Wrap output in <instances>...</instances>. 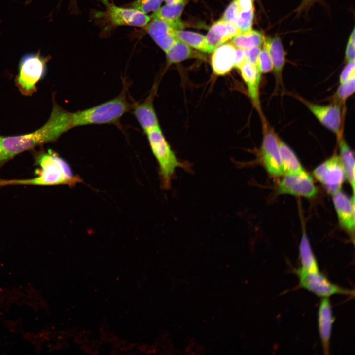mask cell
<instances>
[{
	"label": "cell",
	"mask_w": 355,
	"mask_h": 355,
	"mask_svg": "<svg viewBox=\"0 0 355 355\" xmlns=\"http://www.w3.org/2000/svg\"><path fill=\"white\" fill-rule=\"evenodd\" d=\"M52 99L50 117L42 126L30 133L3 136L0 166L23 152L56 142L63 134L73 128L72 112L64 109L54 97Z\"/></svg>",
	"instance_id": "1"
},
{
	"label": "cell",
	"mask_w": 355,
	"mask_h": 355,
	"mask_svg": "<svg viewBox=\"0 0 355 355\" xmlns=\"http://www.w3.org/2000/svg\"><path fill=\"white\" fill-rule=\"evenodd\" d=\"M34 154L35 164L39 167L36 176L28 179H12L10 185L71 187L82 181L73 174L67 162L52 150L35 151Z\"/></svg>",
	"instance_id": "2"
},
{
	"label": "cell",
	"mask_w": 355,
	"mask_h": 355,
	"mask_svg": "<svg viewBox=\"0 0 355 355\" xmlns=\"http://www.w3.org/2000/svg\"><path fill=\"white\" fill-rule=\"evenodd\" d=\"M127 86L114 98L90 108L72 112L73 127L92 124L118 125L122 116L131 109L127 98Z\"/></svg>",
	"instance_id": "3"
},
{
	"label": "cell",
	"mask_w": 355,
	"mask_h": 355,
	"mask_svg": "<svg viewBox=\"0 0 355 355\" xmlns=\"http://www.w3.org/2000/svg\"><path fill=\"white\" fill-rule=\"evenodd\" d=\"M145 134L158 164L161 187L164 190L169 189L177 168H180L190 172V166L178 159L159 126L148 131Z\"/></svg>",
	"instance_id": "4"
},
{
	"label": "cell",
	"mask_w": 355,
	"mask_h": 355,
	"mask_svg": "<svg viewBox=\"0 0 355 355\" xmlns=\"http://www.w3.org/2000/svg\"><path fill=\"white\" fill-rule=\"evenodd\" d=\"M50 58L40 51L28 53L21 59L15 83L20 93L31 96L37 91V84L45 76Z\"/></svg>",
	"instance_id": "5"
},
{
	"label": "cell",
	"mask_w": 355,
	"mask_h": 355,
	"mask_svg": "<svg viewBox=\"0 0 355 355\" xmlns=\"http://www.w3.org/2000/svg\"><path fill=\"white\" fill-rule=\"evenodd\" d=\"M299 278V285L316 295L322 298H328L335 294L354 296V291L341 287L329 281L320 271L308 272L300 268L296 270Z\"/></svg>",
	"instance_id": "6"
},
{
	"label": "cell",
	"mask_w": 355,
	"mask_h": 355,
	"mask_svg": "<svg viewBox=\"0 0 355 355\" xmlns=\"http://www.w3.org/2000/svg\"><path fill=\"white\" fill-rule=\"evenodd\" d=\"M295 97L304 104L323 126L334 133L338 139L342 136L343 104L333 103L321 105L310 102L297 95Z\"/></svg>",
	"instance_id": "7"
},
{
	"label": "cell",
	"mask_w": 355,
	"mask_h": 355,
	"mask_svg": "<svg viewBox=\"0 0 355 355\" xmlns=\"http://www.w3.org/2000/svg\"><path fill=\"white\" fill-rule=\"evenodd\" d=\"M263 118V136L260 149V157L269 174L274 176L283 175L278 145V136Z\"/></svg>",
	"instance_id": "8"
},
{
	"label": "cell",
	"mask_w": 355,
	"mask_h": 355,
	"mask_svg": "<svg viewBox=\"0 0 355 355\" xmlns=\"http://www.w3.org/2000/svg\"><path fill=\"white\" fill-rule=\"evenodd\" d=\"M313 174L332 195L340 190L346 178L342 163L337 155H333L316 168Z\"/></svg>",
	"instance_id": "9"
},
{
	"label": "cell",
	"mask_w": 355,
	"mask_h": 355,
	"mask_svg": "<svg viewBox=\"0 0 355 355\" xmlns=\"http://www.w3.org/2000/svg\"><path fill=\"white\" fill-rule=\"evenodd\" d=\"M278 189L281 193L307 198L314 197L317 193L312 177L304 170L285 175L278 185Z\"/></svg>",
	"instance_id": "10"
},
{
	"label": "cell",
	"mask_w": 355,
	"mask_h": 355,
	"mask_svg": "<svg viewBox=\"0 0 355 355\" xmlns=\"http://www.w3.org/2000/svg\"><path fill=\"white\" fill-rule=\"evenodd\" d=\"M103 2L106 8L107 17L114 25L144 27L150 21V17L134 8L120 7L108 0H103Z\"/></svg>",
	"instance_id": "11"
},
{
	"label": "cell",
	"mask_w": 355,
	"mask_h": 355,
	"mask_svg": "<svg viewBox=\"0 0 355 355\" xmlns=\"http://www.w3.org/2000/svg\"><path fill=\"white\" fill-rule=\"evenodd\" d=\"M157 86H154L147 98L142 103L132 104L131 109L139 124L146 133L159 126L154 107L153 100Z\"/></svg>",
	"instance_id": "12"
},
{
	"label": "cell",
	"mask_w": 355,
	"mask_h": 355,
	"mask_svg": "<svg viewBox=\"0 0 355 355\" xmlns=\"http://www.w3.org/2000/svg\"><path fill=\"white\" fill-rule=\"evenodd\" d=\"M333 202L341 225L354 238L355 197L338 191L332 194Z\"/></svg>",
	"instance_id": "13"
},
{
	"label": "cell",
	"mask_w": 355,
	"mask_h": 355,
	"mask_svg": "<svg viewBox=\"0 0 355 355\" xmlns=\"http://www.w3.org/2000/svg\"><path fill=\"white\" fill-rule=\"evenodd\" d=\"M335 317L328 298H323L318 310V324L320 337L325 355L330 354V343Z\"/></svg>",
	"instance_id": "14"
},
{
	"label": "cell",
	"mask_w": 355,
	"mask_h": 355,
	"mask_svg": "<svg viewBox=\"0 0 355 355\" xmlns=\"http://www.w3.org/2000/svg\"><path fill=\"white\" fill-rule=\"evenodd\" d=\"M240 33L236 26L222 19L214 23L206 36V52H213L216 48Z\"/></svg>",
	"instance_id": "15"
},
{
	"label": "cell",
	"mask_w": 355,
	"mask_h": 355,
	"mask_svg": "<svg viewBox=\"0 0 355 355\" xmlns=\"http://www.w3.org/2000/svg\"><path fill=\"white\" fill-rule=\"evenodd\" d=\"M144 27L154 42L165 52L178 39L175 35V29L170 23L164 20L152 19Z\"/></svg>",
	"instance_id": "16"
},
{
	"label": "cell",
	"mask_w": 355,
	"mask_h": 355,
	"mask_svg": "<svg viewBox=\"0 0 355 355\" xmlns=\"http://www.w3.org/2000/svg\"><path fill=\"white\" fill-rule=\"evenodd\" d=\"M236 49L232 43H227L221 44L213 51L211 66L214 74L224 75L234 67Z\"/></svg>",
	"instance_id": "17"
},
{
	"label": "cell",
	"mask_w": 355,
	"mask_h": 355,
	"mask_svg": "<svg viewBox=\"0 0 355 355\" xmlns=\"http://www.w3.org/2000/svg\"><path fill=\"white\" fill-rule=\"evenodd\" d=\"M242 79L246 84L249 97L261 113L259 87L261 74L256 67L246 60L238 68Z\"/></svg>",
	"instance_id": "18"
},
{
	"label": "cell",
	"mask_w": 355,
	"mask_h": 355,
	"mask_svg": "<svg viewBox=\"0 0 355 355\" xmlns=\"http://www.w3.org/2000/svg\"><path fill=\"white\" fill-rule=\"evenodd\" d=\"M273 64V71L277 87L282 84V72L285 64V53L281 39L278 37L269 38L264 41Z\"/></svg>",
	"instance_id": "19"
},
{
	"label": "cell",
	"mask_w": 355,
	"mask_h": 355,
	"mask_svg": "<svg viewBox=\"0 0 355 355\" xmlns=\"http://www.w3.org/2000/svg\"><path fill=\"white\" fill-rule=\"evenodd\" d=\"M185 6L184 1L174 4H167L160 7L151 16V19H158L170 23L175 30L183 26L180 16Z\"/></svg>",
	"instance_id": "20"
},
{
	"label": "cell",
	"mask_w": 355,
	"mask_h": 355,
	"mask_svg": "<svg viewBox=\"0 0 355 355\" xmlns=\"http://www.w3.org/2000/svg\"><path fill=\"white\" fill-rule=\"evenodd\" d=\"M283 174L292 175L302 171L303 168L293 150L280 138L278 137Z\"/></svg>",
	"instance_id": "21"
},
{
	"label": "cell",
	"mask_w": 355,
	"mask_h": 355,
	"mask_svg": "<svg viewBox=\"0 0 355 355\" xmlns=\"http://www.w3.org/2000/svg\"><path fill=\"white\" fill-rule=\"evenodd\" d=\"M340 155L346 178L355 193V159L354 153L346 142L343 136L338 138Z\"/></svg>",
	"instance_id": "22"
},
{
	"label": "cell",
	"mask_w": 355,
	"mask_h": 355,
	"mask_svg": "<svg viewBox=\"0 0 355 355\" xmlns=\"http://www.w3.org/2000/svg\"><path fill=\"white\" fill-rule=\"evenodd\" d=\"M300 268L308 272L320 271L318 262L312 251L309 240L305 232H303L299 245Z\"/></svg>",
	"instance_id": "23"
},
{
	"label": "cell",
	"mask_w": 355,
	"mask_h": 355,
	"mask_svg": "<svg viewBox=\"0 0 355 355\" xmlns=\"http://www.w3.org/2000/svg\"><path fill=\"white\" fill-rule=\"evenodd\" d=\"M231 39L232 43L236 48L244 50L261 46L265 40L261 32L252 29L248 31L240 32Z\"/></svg>",
	"instance_id": "24"
},
{
	"label": "cell",
	"mask_w": 355,
	"mask_h": 355,
	"mask_svg": "<svg viewBox=\"0 0 355 355\" xmlns=\"http://www.w3.org/2000/svg\"><path fill=\"white\" fill-rule=\"evenodd\" d=\"M165 53L167 61L170 64L198 56V54L193 52L190 46L178 39Z\"/></svg>",
	"instance_id": "25"
},
{
	"label": "cell",
	"mask_w": 355,
	"mask_h": 355,
	"mask_svg": "<svg viewBox=\"0 0 355 355\" xmlns=\"http://www.w3.org/2000/svg\"><path fill=\"white\" fill-rule=\"evenodd\" d=\"M175 35L178 40L183 42L189 46L206 52L205 36L191 31L175 30Z\"/></svg>",
	"instance_id": "26"
},
{
	"label": "cell",
	"mask_w": 355,
	"mask_h": 355,
	"mask_svg": "<svg viewBox=\"0 0 355 355\" xmlns=\"http://www.w3.org/2000/svg\"><path fill=\"white\" fill-rule=\"evenodd\" d=\"M355 76L347 81L340 83L334 95V103L343 104L355 92Z\"/></svg>",
	"instance_id": "27"
},
{
	"label": "cell",
	"mask_w": 355,
	"mask_h": 355,
	"mask_svg": "<svg viewBox=\"0 0 355 355\" xmlns=\"http://www.w3.org/2000/svg\"><path fill=\"white\" fill-rule=\"evenodd\" d=\"M253 16V9L248 11L239 10L238 16L234 25L240 32L249 31L251 30Z\"/></svg>",
	"instance_id": "28"
},
{
	"label": "cell",
	"mask_w": 355,
	"mask_h": 355,
	"mask_svg": "<svg viewBox=\"0 0 355 355\" xmlns=\"http://www.w3.org/2000/svg\"><path fill=\"white\" fill-rule=\"evenodd\" d=\"M163 0H136L131 4V7L146 14L155 12L160 7Z\"/></svg>",
	"instance_id": "29"
},
{
	"label": "cell",
	"mask_w": 355,
	"mask_h": 355,
	"mask_svg": "<svg viewBox=\"0 0 355 355\" xmlns=\"http://www.w3.org/2000/svg\"><path fill=\"white\" fill-rule=\"evenodd\" d=\"M256 67L261 74L273 71V64L267 49L264 47L258 57Z\"/></svg>",
	"instance_id": "30"
},
{
	"label": "cell",
	"mask_w": 355,
	"mask_h": 355,
	"mask_svg": "<svg viewBox=\"0 0 355 355\" xmlns=\"http://www.w3.org/2000/svg\"><path fill=\"white\" fill-rule=\"evenodd\" d=\"M239 8L234 0L226 9L222 20L234 25L239 14Z\"/></svg>",
	"instance_id": "31"
},
{
	"label": "cell",
	"mask_w": 355,
	"mask_h": 355,
	"mask_svg": "<svg viewBox=\"0 0 355 355\" xmlns=\"http://www.w3.org/2000/svg\"><path fill=\"white\" fill-rule=\"evenodd\" d=\"M355 76V61L347 63L339 76L340 83H343Z\"/></svg>",
	"instance_id": "32"
},
{
	"label": "cell",
	"mask_w": 355,
	"mask_h": 355,
	"mask_svg": "<svg viewBox=\"0 0 355 355\" xmlns=\"http://www.w3.org/2000/svg\"><path fill=\"white\" fill-rule=\"evenodd\" d=\"M261 51V48L260 46L245 50L246 60L256 66L257 60Z\"/></svg>",
	"instance_id": "33"
},
{
	"label": "cell",
	"mask_w": 355,
	"mask_h": 355,
	"mask_svg": "<svg viewBox=\"0 0 355 355\" xmlns=\"http://www.w3.org/2000/svg\"><path fill=\"white\" fill-rule=\"evenodd\" d=\"M246 60H247L245 50L236 48L234 67L238 69Z\"/></svg>",
	"instance_id": "34"
},
{
	"label": "cell",
	"mask_w": 355,
	"mask_h": 355,
	"mask_svg": "<svg viewBox=\"0 0 355 355\" xmlns=\"http://www.w3.org/2000/svg\"><path fill=\"white\" fill-rule=\"evenodd\" d=\"M347 63L355 61V43L348 42L345 52Z\"/></svg>",
	"instance_id": "35"
},
{
	"label": "cell",
	"mask_w": 355,
	"mask_h": 355,
	"mask_svg": "<svg viewBox=\"0 0 355 355\" xmlns=\"http://www.w3.org/2000/svg\"><path fill=\"white\" fill-rule=\"evenodd\" d=\"M240 10L248 11L253 9V0H235Z\"/></svg>",
	"instance_id": "36"
},
{
	"label": "cell",
	"mask_w": 355,
	"mask_h": 355,
	"mask_svg": "<svg viewBox=\"0 0 355 355\" xmlns=\"http://www.w3.org/2000/svg\"><path fill=\"white\" fill-rule=\"evenodd\" d=\"M318 0H303L298 8L299 12H302V11L307 10L314 3Z\"/></svg>",
	"instance_id": "37"
},
{
	"label": "cell",
	"mask_w": 355,
	"mask_h": 355,
	"mask_svg": "<svg viewBox=\"0 0 355 355\" xmlns=\"http://www.w3.org/2000/svg\"><path fill=\"white\" fill-rule=\"evenodd\" d=\"M167 4H174L181 2L184 0H163Z\"/></svg>",
	"instance_id": "38"
},
{
	"label": "cell",
	"mask_w": 355,
	"mask_h": 355,
	"mask_svg": "<svg viewBox=\"0 0 355 355\" xmlns=\"http://www.w3.org/2000/svg\"><path fill=\"white\" fill-rule=\"evenodd\" d=\"M349 42L355 43V29H354L349 39Z\"/></svg>",
	"instance_id": "39"
},
{
	"label": "cell",
	"mask_w": 355,
	"mask_h": 355,
	"mask_svg": "<svg viewBox=\"0 0 355 355\" xmlns=\"http://www.w3.org/2000/svg\"><path fill=\"white\" fill-rule=\"evenodd\" d=\"M2 136L0 135V157L2 153Z\"/></svg>",
	"instance_id": "40"
},
{
	"label": "cell",
	"mask_w": 355,
	"mask_h": 355,
	"mask_svg": "<svg viewBox=\"0 0 355 355\" xmlns=\"http://www.w3.org/2000/svg\"><path fill=\"white\" fill-rule=\"evenodd\" d=\"M5 179L0 178V186H5Z\"/></svg>",
	"instance_id": "41"
}]
</instances>
